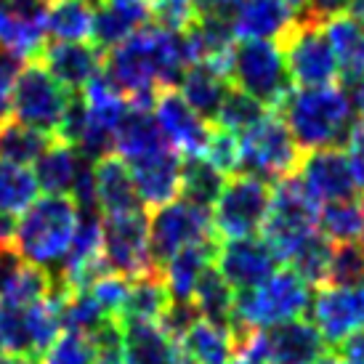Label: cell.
Returning <instances> with one entry per match:
<instances>
[{"label":"cell","instance_id":"21","mask_svg":"<svg viewBox=\"0 0 364 364\" xmlns=\"http://www.w3.org/2000/svg\"><path fill=\"white\" fill-rule=\"evenodd\" d=\"M269 364H316L327 354V341L311 319H290L263 330Z\"/></svg>","mask_w":364,"mask_h":364},{"label":"cell","instance_id":"22","mask_svg":"<svg viewBox=\"0 0 364 364\" xmlns=\"http://www.w3.org/2000/svg\"><path fill=\"white\" fill-rule=\"evenodd\" d=\"M125 364H181L178 338L162 322H120Z\"/></svg>","mask_w":364,"mask_h":364},{"label":"cell","instance_id":"6","mask_svg":"<svg viewBox=\"0 0 364 364\" xmlns=\"http://www.w3.org/2000/svg\"><path fill=\"white\" fill-rule=\"evenodd\" d=\"M232 85L250 93L269 109H279L293 91V77L279 43L240 41L232 53Z\"/></svg>","mask_w":364,"mask_h":364},{"label":"cell","instance_id":"14","mask_svg":"<svg viewBox=\"0 0 364 364\" xmlns=\"http://www.w3.org/2000/svg\"><path fill=\"white\" fill-rule=\"evenodd\" d=\"M309 314L327 346L338 348L364 330V287H316Z\"/></svg>","mask_w":364,"mask_h":364},{"label":"cell","instance_id":"37","mask_svg":"<svg viewBox=\"0 0 364 364\" xmlns=\"http://www.w3.org/2000/svg\"><path fill=\"white\" fill-rule=\"evenodd\" d=\"M61 316H64V330H75V333L88 335H99L104 327H109L114 322L88 287H80V290H67L64 287Z\"/></svg>","mask_w":364,"mask_h":364},{"label":"cell","instance_id":"36","mask_svg":"<svg viewBox=\"0 0 364 364\" xmlns=\"http://www.w3.org/2000/svg\"><path fill=\"white\" fill-rule=\"evenodd\" d=\"M234 301H237V290L221 277V272L215 269L213 263L210 269L205 272V277L197 284V293H194L192 304L200 311L203 319L215 324H232L234 314Z\"/></svg>","mask_w":364,"mask_h":364},{"label":"cell","instance_id":"29","mask_svg":"<svg viewBox=\"0 0 364 364\" xmlns=\"http://www.w3.org/2000/svg\"><path fill=\"white\" fill-rule=\"evenodd\" d=\"M324 32L333 43V51L341 64V77L354 82L364 77V21L341 14L324 21Z\"/></svg>","mask_w":364,"mask_h":364},{"label":"cell","instance_id":"42","mask_svg":"<svg viewBox=\"0 0 364 364\" xmlns=\"http://www.w3.org/2000/svg\"><path fill=\"white\" fill-rule=\"evenodd\" d=\"M330 287H364V245L346 242L335 245L330 274H327ZM324 284V287H327Z\"/></svg>","mask_w":364,"mask_h":364},{"label":"cell","instance_id":"38","mask_svg":"<svg viewBox=\"0 0 364 364\" xmlns=\"http://www.w3.org/2000/svg\"><path fill=\"white\" fill-rule=\"evenodd\" d=\"M226 173H221L213 162L205 157H189L183 160V178H181V197L194 205L210 208L221 197V189L226 183Z\"/></svg>","mask_w":364,"mask_h":364},{"label":"cell","instance_id":"7","mask_svg":"<svg viewBox=\"0 0 364 364\" xmlns=\"http://www.w3.org/2000/svg\"><path fill=\"white\" fill-rule=\"evenodd\" d=\"M274 186L250 173H234L226 178L221 197L213 205V226L221 240H242L263 232L272 210Z\"/></svg>","mask_w":364,"mask_h":364},{"label":"cell","instance_id":"46","mask_svg":"<svg viewBox=\"0 0 364 364\" xmlns=\"http://www.w3.org/2000/svg\"><path fill=\"white\" fill-rule=\"evenodd\" d=\"M24 64H27L24 56L0 48V125L14 120V93Z\"/></svg>","mask_w":364,"mask_h":364},{"label":"cell","instance_id":"45","mask_svg":"<svg viewBox=\"0 0 364 364\" xmlns=\"http://www.w3.org/2000/svg\"><path fill=\"white\" fill-rule=\"evenodd\" d=\"M88 290L96 295V301L104 306V311L109 314L114 322H120L122 311H125V304H128V293H131V279L122 277V274L107 272V274H102Z\"/></svg>","mask_w":364,"mask_h":364},{"label":"cell","instance_id":"16","mask_svg":"<svg viewBox=\"0 0 364 364\" xmlns=\"http://www.w3.org/2000/svg\"><path fill=\"white\" fill-rule=\"evenodd\" d=\"M51 0H0V48L38 59L48 41Z\"/></svg>","mask_w":364,"mask_h":364},{"label":"cell","instance_id":"20","mask_svg":"<svg viewBox=\"0 0 364 364\" xmlns=\"http://www.w3.org/2000/svg\"><path fill=\"white\" fill-rule=\"evenodd\" d=\"M38 59L48 67L53 77L72 93H80L88 82L104 72L107 53L96 43H46Z\"/></svg>","mask_w":364,"mask_h":364},{"label":"cell","instance_id":"30","mask_svg":"<svg viewBox=\"0 0 364 364\" xmlns=\"http://www.w3.org/2000/svg\"><path fill=\"white\" fill-rule=\"evenodd\" d=\"M229 88H232V80L223 72L208 67V64H194V67H189V70L183 72L181 82H178L181 96L208 122H215V114L221 109Z\"/></svg>","mask_w":364,"mask_h":364},{"label":"cell","instance_id":"47","mask_svg":"<svg viewBox=\"0 0 364 364\" xmlns=\"http://www.w3.org/2000/svg\"><path fill=\"white\" fill-rule=\"evenodd\" d=\"M343 149H346V157H348V165H351L356 192L364 194V125L359 120L354 122V128L348 133Z\"/></svg>","mask_w":364,"mask_h":364},{"label":"cell","instance_id":"15","mask_svg":"<svg viewBox=\"0 0 364 364\" xmlns=\"http://www.w3.org/2000/svg\"><path fill=\"white\" fill-rule=\"evenodd\" d=\"M279 258L263 237H242V240H221L215 253V269L232 284L237 293L253 290L274 277Z\"/></svg>","mask_w":364,"mask_h":364},{"label":"cell","instance_id":"26","mask_svg":"<svg viewBox=\"0 0 364 364\" xmlns=\"http://www.w3.org/2000/svg\"><path fill=\"white\" fill-rule=\"evenodd\" d=\"M215 253H218V242L189 245L162 266V277H165V284H168V293L173 301L192 304L200 279L215 263Z\"/></svg>","mask_w":364,"mask_h":364},{"label":"cell","instance_id":"54","mask_svg":"<svg viewBox=\"0 0 364 364\" xmlns=\"http://www.w3.org/2000/svg\"><path fill=\"white\" fill-rule=\"evenodd\" d=\"M287 6H293L295 11H304V6H306V0H284Z\"/></svg>","mask_w":364,"mask_h":364},{"label":"cell","instance_id":"44","mask_svg":"<svg viewBox=\"0 0 364 364\" xmlns=\"http://www.w3.org/2000/svg\"><path fill=\"white\" fill-rule=\"evenodd\" d=\"M200 19V9L194 0H152V21L154 27L168 32H186Z\"/></svg>","mask_w":364,"mask_h":364},{"label":"cell","instance_id":"12","mask_svg":"<svg viewBox=\"0 0 364 364\" xmlns=\"http://www.w3.org/2000/svg\"><path fill=\"white\" fill-rule=\"evenodd\" d=\"M104 261L109 272L122 274L128 279L144 274L160 272L152 258V234H149V213L133 210L102 218Z\"/></svg>","mask_w":364,"mask_h":364},{"label":"cell","instance_id":"40","mask_svg":"<svg viewBox=\"0 0 364 364\" xmlns=\"http://www.w3.org/2000/svg\"><path fill=\"white\" fill-rule=\"evenodd\" d=\"M269 112L272 109H269L266 104H261L258 99H253L250 93H245L232 85L229 93H226V99H223L221 109L215 114V122H213V125L226 128V131H232V133H245L247 128H253L261 117H266Z\"/></svg>","mask_w":364,"mask_h":364},{"label":"cell","instance_id":"35","mask_svg":"<svg viewBox=\"0 0 364 364\" xmlns=\"http://www.w3.org/2000/svg\"><path fill=\"white\" fill-rule=\"evenodd\" d=\"M56 136L43 133L32 125H24L19 120H9L0 125V160L19 162V165H35Z\"/></svg>","mask_w":364,"mask_h":364},{"label":"cell","instance_id":"24","mask_svg":"<svg viewBox=\"0 0 364 364\" xmlns=\"http://www.w3.org/2000/svg\"><path fill=\"white\" fill-rule=\"evenodd\" d=\"M152 21V3L139 0H102L96 6L93 43L104 53L117 48Z\"/></svg>","mask_w":364,"mask_h":364},{"label":"cell","instance_id":"13","mask_svg":"<svg viewBox=\"0 0 364 364\" xmlns=\"http://www.w3.org/2000/svg\"><path fill=\"white\" fill-rule=\"evenodd\" d=\"M152 112L160 122L162 136L183 160L203 157L208 141H210L213 122L205 120L203 114L183 99L178 88H165L157 93Z\"/></svg>","mask_w":364,"mask_h":364},{"label":"cell","instance_id":"28","mask_svg":"<svg viewBox=\"0 0 364 364\" xmlns=\"http://www.w3.org/2000/svg\"><path fill=\"white\" fill-rule=\"evenodd\" d=\"M82 162H85V154L77 146H72L70 141H61V139H53L51 146L38 157L35 168H32L38 176V183H41V192L72 197Z\"/></svg>","mask_w":364,"mask_h":364},{"label":"cell","instance_id":"34","mask_svg":"<svg viewBox=\"0 0 364 364\" xmlns=\"http://www.w3.org/2000/svg\"><path fill=\"white\" fill-rule=\"evenodd\" d=\"M319 232L333 245L362 242L364 240V200L348 197L324 203L319 213Z\"/></svg>","mask_w":364,"mask_h":364},{"label":"cell","instance_id":"5","mask_svg":"<svg viewBox=\"0 0 364 364\" xmlns=\"http://www.w3.org/2000/svg\"><path fill=\"white\" fill-rule=\"evenodd\" d=\"M272 186V210L263 226V240L272 245L279 263H287L311 234L319 232L322 203L306 189L298 173L284 176Z\"/></svg>","mask_w":364,"mask_h":364},{"label":"cell","instance_id":"3","mask_svg":"<svg viewBox=\"0 0 364 364\" xmlns=\"http://www.w3.org/2000/svg\"><path fill=\"white\" fill-rule=\"evenodd\" d=\"M77 223H80V208L72 197L67 194L38 197L16 221L14 247L27 263L56 277L70 255Z\"/></svg>","mask_w":364,"mask_h":364},{"label":"cell","instance_id":"39","mask_svg":"<svg viewBox=\"0 0 364 364\" xmlns=\"http://www.w3.org/2000/svg\"><path fill=\"white\" fill-rule=\"evenodd\" d=\"M333 250H335V245L330 242L322 232H316L295 250L293 258L287 261V266H290L298 277H304L311 287H324V284H327V274H330Z\"/></svg>","mask_w":364,"mask_h":364},{"label":"cell","instance_id":"11","mask_svg":"<svg viewBox=\"0 0 364 364\" xmlns=\"http://www.w3.org/2000/svg\"><path fill=\"white\" fill-rule=\"evenodd\" d=\"M282 51L293 85L298 88L335 85L341 80V64L322 21H314L301 14L298 27L282 41Z\"/></svg>","mask_w":364,"mask_h":364},{"label":"cell","instance_id":"19","mask_svg":"<svg viewBox=\"0 0 364 364\" xmlns=\"http://www.w3.org/2000/svg\"><path fill=\"white\" fill-rule=\"evenodd\" d=\"M133 173V181L139 189V200L144 208H162L181 197V178H183V157L173 146L154 152L149 157L128 162Z\"/></svg>","mask_w":364,"mask_h":364},{"label":"cell","instance_id":"18","mask_svg":"<svg viewBox=\"0 0 364 364\" xmlns=\"http://www.w3.org/2000/svg\"><path fill=\"white\" fill-rule=\"evenodd\" d=\"M295 173L301 176L306 189L322 205L335 203V200H348V197L359 194L343 146H327V149L304 152Z\"/></svg>","mask_w":364,"mask_h":364},{"label":"cell","instance_id":"4","mask_svg":"<svg viewBox=\"0 0 364 364\" xmlns=\"http://www.w3.org/2000/svg\"><path fill=\"white\" fill-rule=\"evenodd\" d=\"M311 306V284L298 277L293 269H277L263 284L253 290L237 293L232 314V333L237 335L247 330H269L282 322L304 316Z\"/></svg>","mask_w":364,"mask_h":364},{"label":"cell","instance_id":"43","mask_svg":"<svg viewBox=\"0 0 364 364\" xmlns=\"http://www.w3.org/2000/svg\"><path fill=\"white\" fill-rule=\"evenodd\" d=\"M203 157L208 162H213V165L221 173H226V176L240 173V165H242L240 133H232V131H226V128L213 125L210 141H208V149H205Z\"/></svg>","mask_w":364,"mask_h":364},{"label":"cell","instance_id":"51","mask_svg":"<svg viewBox=\"0 0 364 364\" xmlns=\"http://www.w3.org/2000/svg\"><path fill=\"white\" fill-rule=\"evenodd\" d=\"M346 91H348V96H351L356 120L364 125V77L362 80H354V82H346Z\"/></svg>","mask_w":364,"mask_h":364},{"label":"cell","instance_id":"9","mask_svg":"<svg viewBox=\"0 0 364 364\" xmlns=\"http://www.w3.org/2000/svg\"><path fill=\"white\" fill-rule=\"evenodd\" d=\"M149 234H152L154 266L160 272L162 266L183 247L200 242H218L210 208L194 205L183 197L162 205V208H154L149 213Z\"/></svg>","mask_w":364,"mask_h":364},{"label":"cell","instance_id":"27","mask_svg":"<svg viewBox=\"0 0 364 364\" xmlns=\"http://www.w3.org/2000/svg\"><path fill=\"white\" fill-rule=\"evenodd\" d=\"M171 144L162 136L160 122L154 117L152 107H133L128 109L125 120H122L120 131H117V146L114 152L120 154L125 162L141 160L154 152L168 149Z\"/></svg>","mask_w":364,"mask_h":364},{"label":"cell","instance_id":"49","mask_svg":"<svg viewBox=\"0 0 364 364\" xmlns=\"http://www.w3.org/2000/svg\"><path fill=\"white\" fill-rule=\"evenodd\" d=\"M338 348H341V359L346 364H364V330L354 333L348 341H343V343L338 346Z\"/></svg>","mask_w":364,"mask_h":364},{"label":"cell","instance_id":"1","mask_svg":"<svg viewBox=\"0 0 364 364\" xmlns=\"http://www.w3.org/2000/svg\"><path fill=\"white\" fill-rule=\"evenodd\" d=\"M189 67L183 32H168L154 24L141 27L104 59V72L133 107H154L157 93L178 88Z\"/></svg>","mask_w":364,"mask_h":364},{"label":"cell","instance_id":"2","mask_svg":"<svg viewBox=\"0 0 364 364\" xmlns=\"http://www.w3.org/2000/svg\"><path fill=\"white\" fill-rule=\"evenodd\" d=\"M279 114L293 133L301 152L343 146L356 122V112L346 85L293 88L282 102Z\"/></svg>","mask_w":364,"mask_h":364},{"label":"cell","instance_id":"10","mask_svg":"<svg viewBox=\"0 0 364 364\" xmlns=\"http://www.w3.org/2000/svg\"><path fill=\"white\" fill-rule=\"evenodd\" d=\"M75 93L67 91L41 59L24 64L14 93V120L32 125L43 133L59 136V128Z\"/></svg>","mask_w":364,"mask_h":364},{"label":"cell","instance_id":"17","mask_svg":"<svg viewBox=\"0 0 364 364\" xmlns=\"http://www.w3.org/2000/svg\"><path fill=\"white\" fill-rule=\"evenodd\" d=\"M301 14L284 0H237L229 11V24L237 41L279 43L298 27Z\"/></svg>","mask_w":364,"mask_h":364},{"label":"cell","instance_id":"31","mask_svg":"<svg viewBox=\"0 0 364 364\" xmlns=\"http://www.w3.org/2000/svg\"><path fill=\"white\" fill-rule=\"evenodd\" d=\"M171 304L173 298L168 293L162 272L136 277L131 279V293H128V304H125L120 322H162Z\"/></svg>","mask_w":364,"mask_h":364},{"label":"cell","instance_id":"8","mask_svg":"<svg viewBox=\"0 0 364 364\" xmlns=\"http://www.w3.org/2000/svg\"><path fill=\"white\" fill-rule=\"evenodd\" d=\"M240 146H242L240 173L258 176L269 183H277L284 176H293L304 157L287 122L277 109L261 117L253 128L240 133Z\"/></svg>","mask_w":364,"mask_h":364},{"label":"cell","instance_id":"50","mask_svg":"<svg viewBox=\"0 0 364 364\" xmlns=\"http://www.w3.org/2000/svg\"><path fill=\"white\" fill-rule=\"evenodd\" d=\"M197 9H200V16L203 14H218V16H229V11L237 6V0H194Z\"/></svg>","mask_w":364,"mask_h":364},{"label":"cell","instance_id":"25","mask_svg":"<svg viewBox=\"0 0 364 364\" xmlns=\"http://www.w3.org/2000/svg\"><path fill=\"white\" fill-rule=\"evenodd\" d=\"M178 348L181 362L186 364H229L237 356V338L232 327L200 316L186 333L178 335Z\"/></svg>","mask_w":364,"mask_h":364},{"label":"cell","instance_id":"23","mask_svg":"<svg viewBox=\"0 0 364 364\" xmlns=\"http://www.w3.org/2000/svg\"><path fill=\"white\" fill-rule=\"evenodd\" d=\"M93 176H96V208H99V213L120 215V213L144 210L136 181H133L131 165L117 152L96 160Z\"/></svg>","mask_w":364,"mask_h":364},{"label":"cell","instance_id":"32","mask_svg":"<svg viewBox=\"0 0 364 364\" xmlns=\"http://www.w3.org/2000/svg\"><path fill=\"white\" fill-rule=\"evenodd\" d=\"M93 0H51L48 38L59 43H93Z\"/></svg>","mask_w":364,"mask_h":364},{"label":"cell","instance_id":"56","mask_svg":"<svg viewBox=\"0 0 364 364\" xmlns=\"http://www.w3.org/2000/svg\"><path fill=\"white\" fill-rule=\"evenodd\" d=\"M0 309H3V304H0Z\"/></svg>","mask_w":364,"mask_h":364},{"label":"cell","instance_id":"41","mask_svg":"<svg viewBox=\"0 0 364 364\" xmlns=\"http://www.w3.org/2000/svg\"><path fill=\"white\" fill-rule=\"evenodd\" d=\"M99 362V338L88 333H64L41 356V364H96Z\"/></svg>","mask_w":364,"mask_h":364},{"label":"cell","instance_id":"48","mask_svg":"<svg viewBox=\"0 0 364 364\" xmlns=\"http://www.w3.org/2000/svg\"><path fill=\"white\" fill-rule=\"evenodd\" d=\"M348 6H351V0H306L304 6V16H309V19L314 21H327L333 19V16H341V14H346L348 11Z\"/></svg>","mask_w":364,"mask_h":364},{"label":"cell","instance_id":"33","mask_svg":"<svg viewBox=\"0 0 364 364\" xmlns=\"http://www.w3.org/2000/svg\"><path fill=\"white\" fill-rule=\"evenodd\" d=\"M41 194L38 176L30 165L0 160V215L19 218Z\"/></svg>","mask_w":364,"mask_h":364},{"label":"cell","instance_id":"55","mask_svg":"<svg viewBox=\"0 0 364 364\" xmlns=\"http://www.w3.org/2000/svg\"><path fill=\"white\" fill-rule=\"evenodd\" d=\"M229 364H250V362H247V359H242V356H234V359Z\"/></svg>","mask_w":364,"mask_h":364},{"label":"cell","instance_id":"52","mask_svg":"<svg viewBox=\"0 0 364 364\" xmlns=\"http://www.w3.org/2000/svg\"><path fill=\"white\" fill-rule=\"evenodd\" d=\"M0 364H41L38 356L21 354V351H0Z\"/></svg>","mask_w":364,"mask_h":364},{"label":"cell","instance_id":"53","mask_svg":"<svg viewBox=\"0 0 364 364\" xmlns=\"http://www.w3.org/2000/svg\"><path fill=\"white\" fill-rule=\"evenodd\" d=\"M348 14L364 21V0H351V6H348Z\"/></svg>","mask_w":364,"mask_h":364}]
</instances>
